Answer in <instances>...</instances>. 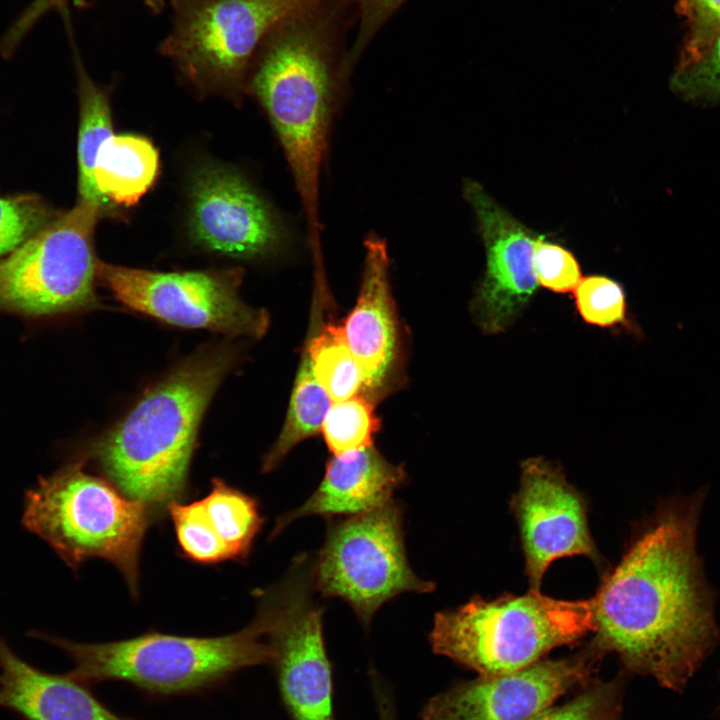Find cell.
Wrapping results in <instances>:
<instances>
[{"label":"cell","instance_id":"7","mask_svg":"<svg viewBox=\"0 0 720 720\" xmlns=\"http://www.w3.org/2000/svg\"><path fill=\"white\" fill-rule=\"evenodd\" d=\"M322 1L171 0L172 27L159 51L197 89L241 92L266 35Z\"/></svg>","mask_w":720,"mask_h":720},{"label":"cell","instance_id":"9","mask_svg":"<svg viewBox=\"0 0 720 720\" xmlns=\"http://www.w3.org/2000/svg\"><path fill=\"white\" fill-rule=\"evenodd\" d=\"M103 212L82 201L0 258V309L54 315L98 306L94 231Z\"/></svg>","mask_w":720,"mask_h":720},{"label":"cell","instance_id":"12","mask_svg":"<svg viewBox=\"0 0 720 720\" xmlns=\"http://www.w3.org/2000/svg\"><path fill=\"white\" fill-rule=\"evenodd\" d=\"M530 587L539 590L552 562L583 555L600 557L591 537L587 505L561 469L542 457L521 464L518 492L511 499Z\"/></svg>","mask_w":720,"mask_h":720},{"label":"cell","instance_id":"20","mask_svg":"<svg viewBox=\"0 0 720 720\" xmlns=\"http://www.w3.org/2000/svg\"><path fill=\"white\" fill-rule=\"evenodd\" d=\"M326 280H315L310 326L304 347L314 375L332 402L362 393V369L350 350L342 326L323 320Z\"/></svg>","mask_w":720,"mask_h":720},{"label":"cell","instance_id":"31","mask_svg":"<svg viewBox=\"0 0 720 720\" xmlns=\"http://www.w3.org/2000/svg\"><path fill=\"white\" fill-rule=\"evenodd\" d=\"M405 0H358L360 24L353 52L348 56L346 67L358 58L365 46L382 24L399 8ZM347 68V69H348Z\"/></svg>","mask_w":720,"mask_h":720},{"label":"cell","instance_id":"6","mask_svg":"<svg viewBox=\"0 0 720 720\" xmlns=\"http://www.w3.org/2000/svg\"><path fill=\"white\" fill-rule=\"evenodd\" d=\"M148 512L112 482L86 472L81 459L27 491L22 520L73 569L92 558L109 561L136 595Z\"/></svg>","mask_w":720,"mask_h":720},{"label":"cell","instance_id":"8","mask_svg":"<svg viewBox=\"0 0 720 720\" xmlns=\"http://www.w3.org/2000/svg\"><path fill=\"white\" fill-rule=\"evenodd\" d=\"M311 573L315 591L345 601L364 627L396 596L434 590V583L418 577L409 564L403 511L394 500L330 521L324 544L311 561Z\"/></svg>","mask_w":720,"mask_h":720},{"label":"cell","instance_id":"19","mask_svg":"<svg viewBox=\"0 0 720 720\" xmlns=\"http://www.w3.org/2000/svg\"><path fill=\"white\" fill-rule=\"evenodd\" d=\"M159 173V155L147 138L109 136L100 146L93 180L100 196L110 205L136 204L151 188Z\"/></svg>","mask_w":720,"mask_h":720},{"label":"cell","instance_id":"5","mask_svg":"<svg viewBox=\"0 0 720 720\" xmlns=\"http://www.w3.org/2000/svg\"><path fill=\"white\" fill-rule=\"evenodd\" d=\"M591 631V600H560L531 589L519 596L477 597L438 612L429 642L434 653L495 675L530 666Z\"/></svg>","mask_w":720,"mask_h":720},{"label":"cell","instance_id":"26","mask_svg":"<svg viewBox=\"0 0 720 720\" xmlns=\"http://www.w3.org/2000/svg\"><path fill=\"white\" fill-rule=\"evenodd\" d=\"M575 305L582 319L595 326L613 327L627 322L622 286L611 278L591 275L574 289Z\"/></svg>","mask_w":720,"mask_h":720},{"label":"cell","instance_id":"4","mask_svg":"<svg viewBox=\"0 0 720 720\" xmlns=\"http://www.w3.org/2000/svg\"><path fill=\"white\" fill-rule=\"evenodd\" d=\"M63 650L73 679L93 685L128 684L151 698L206 693L222 687L243 669L270 664L271 648L258 616L244 629L217 637L148 632L103 643L70 641L33 632Z\"/></svg>","mask_w":720,"mask_h":720},{"label":"cell","instance_id":"1","mask_svg":"<svg viewBox=\"0 0 720 720\" xmlns=\"http://www.w3.org/2000/svg\"><path fill=\"white\" fill-rule=\"evenodd\" d=\"M704 489L664 500L591 599L594 648L681 691L719 638L697 552Z\"/></svg>","mask_w":720,"mask_h":720},{"label":"cell","instance_id":"16","mask_svg":"<svg viewBox=\"0 0 720 720\" xmlns=\"http://www.w3.org/2000/svg\"><path fill=\"white\" fill-rule=\"evenodd\" d=\"M365 260L356 304L342 325L364 379L362 393H382L392 378L399 351V328L389 281L386 243L375 234L364 241Z\"/></svg>","mask_w":720,"mask_h":720},{"label":"cell","instance_id":"2","mask_svg":"<svg viewBox=\"0 0 720 720\" xmlns=\"http://www.w3.org/2000/svg\"><path fill=\"white\" fill-rule=\"evenodd\" d=\"M339 0H323L278 23L262 41L247 88L279 138L302 202L312 257L322 256L320 175L346 73L337 60Z\"/></svg>","mask_w":720,"mask_h":720},{"label":"cell","instance_id":"28","mask_svg":"<svg viewBox=\"0 0 720 720\" xmlns=\"http://www.w3.org/2000/svg\"><path fill=\"white\" fill-rule=\"evenodd\" d=\"M686 24L678 65L696 59L720 31V0H675Z\"/></svg>","mask_w":720,"mask_h":720},{"label":"cell","instance_id":"3","mask_svg":"<svg viewBox=\"0 0 720 720\" xmlns=\"http://www.w3.org/2000/svg\"><path fill=\"white\" fill-rule=\"evenodd\" d=\"M236 360L231 345L196 352L148 389L88 455L126 497L148 510L167 508L186 488L200 422Z\"/></svg>","mask_w":720,"mask_h":720},{"label":"cell","instance_id":"15","mask_svg":"<svg viewBox=\"0 0 720 720\" xmlns=\"http://www.w3.org/2000/svg\"><path fill=\"white\" fill-rule=\"evenodd\" d=\"M190 231L203 248L237 258L277 252L284 228L273 210L239 174L205 167L191 188Z\"/></svg>","mask_w":720,"mask_h":720},{"label":"cell","instance_id":"10","mask_svg":"<svg viewBox=\"0 0 720 720\" xmlns=\"http://www.w3.org/2000/svg\"><path fill=\"white\" fill-rule=\"evenodd\" d=\"M311 560L298 556L287 574L260 593L257 616L271 648L281 701L291 720H336L324 609L314 598Z\"/></svg>","mask_w":720,"mask_h":720},{"label":"cell","instance_id":"25","mask_svg":"<svg viewBox=\"0 0 720 720\" xmlns=\"http://www.w3.org/2000/svg\"><path fill=\"white\" fill-rule=\"evenodd\" d=\"M56 214L34 194L0 196V258L33 236Z\"/></svg>","mask_w":720,"mask_h":720},{"label":"cell","instance_id":"29","mask_svg":"<svg viewBox=\"0 0 720 720\" xmlns=\"http://www.w3.org/2000/svg\"><path fill=\"white\" fill-rule=\"evenodd\" d=\"M534 271L538 285L556 293L574 291L581 281L580 266L574 255L539 236L534 251Z\"/></svg>","mask_w":720,"mask_h":720},{"label":"cell","instance_id":"13","mask_svg":"<svg viewBox=\"0 0 720 720\" xmlns=\"http://www.w3.org/2000/svg\"><path fill=\"white\" fill-rule=\"evenodd\" d=\"M486 251V270L472 300L474 320L486 334L505 331L538 288L535 236L473 181L464 185Z\"/></svg>","mask_w":720,"mask_h":720},{"label":"cell","instance_id":"33","mask_svg":"<svg viewBox=\"0 0 720 720\" xmlns=\"http://www.w3.org/2000/svg\"><path fill=\"white\" fill-rule=\"evenodd\" d=\"M146 7L155 14H159L165 7L166 0H142Z\"/></svg>","mask_w":720,"mask_h":720},{"label":"cell","instance_id":"21","mask_svg":"<svg viewBox=\"0 0 720 720\" xmlns=\"http://www.w3.org/2000/svg\"><path fill=\"white\" fill-rule=\"evenodd\" d=\"M79 91V129L77 138L79 201L108 211L111 206L98 193L93 170L98 150L113 134L109 98L106 90L86 73L76 57Z\"/></svg>","mask_w":720,"mask_h":720},{"label":"cell","instance_id":"18","mask_svg":"<svg viewBox=\"0 0 720 720\" xmlns=\"http://www.w3.org/2000/svg\"><path fill=\"white\" fill-rule=\"evenodd\" d=\"M0 706L25 720H132L68 673H48L22 660L1 637Z\"/></svg>","mask_w":720,"mask_h":720},{"label":"cell","instance_id":"17","mask_svg":"<svg viewBox=\"0 0 720 720\" xmlns=\"http://www.w3.org/2000/svg\"><path fill=\"white\" fill-rule=\"evenodd\" d=\"M406 479L403 466L389 462L373 446L333 455L317 489L277 520L272 535L305 516L350 517L375 510L392 501Z\"/></svg>","mask_w":720,"mask_h":720},{"label":"cell","instance_id":"30","mask_svg":"<svg viewBox=\"0 0 720 720\" xmlns=\"http://www.w3.org/2000/svg\"><path fill=\"white\" fill-rule=\"evenodd\" d=\"M528 720H618L616 688H592L567 704L547 708Z\"/></svg>","mask_w":720,"mask_h":720},{"label":"cell","instance_id":"24","mask_svg":"<svg viewBox=\"0 0 720 720\" xmlns=\"http://www.w3.org/2000/svg\"><path fill=\"white\" fill-rule=\"evenodd\" d=\"M167 509L182 552L198 563L231 559L230 553L211 525L201 500L189 504L174 502Z\"/></svg>","mask_w":720,"mask_h":720},{"label":"cell","instance_id":"11","mask_svg":"<svg viewBox=\"0 0 720 720\" xmlns=\"http://www.w3.org/2000/svg\"><path fill=\"white\" fill-rule=\"evenodd\" d=\"M242 275L239 268L157 272L101 261L97 268L98 280L135 311L176 326L258 338L269 316L241 299Z\"/></svg>","mask_w":720,"mask_h":720},{"label":"cell","instance_id":"27","mask_svg":"<svg viewBox=\"0 0 720 720\" xmlns=\"http://www.w3.org/2000/svg\"><path fill=\"white\" fill-rule=\"evenodd\" d=\"M671 87L690 101H720V31L696 59L677 65Z\"/></svg>","mask_w":720,"mask_h":720},{"label":"cell","instance_id":"23","mask_svg":"<svg viewBox=\"0 0 720 720\" xmlns=\"http://www.w3.org/2000/svg\"><path fill=\"white\" fill-rule=\"evenodd\" d=\"M374 398L359 393L332 402L321 427L325 442L333 455H343L373 446L380 428Z\"/></svg>","mask_w":720,"mask_h":720},{"label":"cell","instance_id":"32","mask_svg":"<svg viewBox=\"0 0 720 720\" xmlns=\"http://www.w3.org/2000/svg\"><path fill=\"white\" fill-rule=\"evenodd\" d=\"M68 0H32L0 39L2 56L9 57L28 32L48 12L62 8Z\"/></svg>","mask_w":720,"mask_h":720},{"label":"cell","instance_id":"14","mask_svg":"<svg viewBox=\"0 0 720 720\" xmlns=\"http://www.w3.org/2000/svg\"><path fill=\"white\" fill-rule=\"evenodd\" d=\"M591 664L584 657L540 660L516 671L481 675L431 697L420 716L422 720H528L587 680Z\"/></svg>","mask_w":720,"mask_h":720},{"label":"cell","instance_id":"22","mask_svg":"<svg viewBox=\"0 0 720 720\" xmlns=\"http://www.w3.org/2000/svg\"><path fill=\"white\" fill-rule=\"evenodd\" d=\"M201 501L231 559L247 558L264 521L257 500L214 478L210 492Z\"/></svg>","mask_w":720,"mask_h":720}]
</instances>
